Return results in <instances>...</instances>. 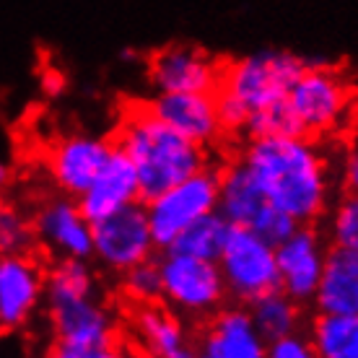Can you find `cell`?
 <instances>
[{"mask_svg": "<svg viewBox=\"0 0 358 358\" xmlns=\"http://www.w3.org/2000/svg\"><path fill=\"white\" fill-rule=\"evenodd\" d=\"M81 353H83L81 348H73V345H68V343L55 341L42 358H81Z\"/></svg>", "mask_w": 358, "mask_h": 358, "instance_id": "4dcf8cb0", "label": "cell"}, {"mask_svg": "<svg viewBox=\"0 0 358 358\" xmlns=\"http://www.w3.org/2000/svg\"><path fill=\"white\" fill-rule=\"evenodd\" d=\"M45 299L55 338L73 348H99L115 343V320L101 306L96 275L89 260L60 257L45 275Z\"/></svg>", "mask_w": 358, "mask_h": 358, "instance_id": "277c9868", "label": "cell"}, {"mask_svg": "<svg viewBox=\"0 0 358 358\" xmlns=\"http://www.w3.org/2000/svg\"><path fill=\"white\" fill-rule=\"evenodd\" d=\"M45 299V273L29 255H0V330H18Z\"/></svg>", "mask_w": 358, "mask_h": 358, "instance_id": "9a60e30c", "label": "cell"}, {"mask_svg": "<svg viewBox=\"0 0 358 358\" xmlns=\"http://www.w3.org/2000/svg\"><path fill=\"white\" fill-rule=\"evenodd\" d=\"M330 239L335 247L358 252V195H345L330 218Z\"/></svg>", "mask_w": 358, "mask_h": 358, "instance_id": "4316f807", "label": "cell"}, {"mask_svg": "<svg viewBox=\"0 0 358 358\" xmlns=\"http://www.w3.org/2000/svg\"><path fill=\"white\" fill-rule=\"evenodd\" d=\"M112 143L133 162L143 203L208 166L206 145L192 143L164 125L145 109L143 101L125 109Z\"/></svg>", "mask_w": 358, "mask_h": 358, "instance_id": "7a4b0ae2", "label": "cell"}, {"mask_svg": "<svg viewBox=\"0 0 358 358\" xmlns=\"http://www.w3.org/2000/svg\"><path fill=\"white\" fill-rule=\"evenodd\" d=\"M34 242V224L16 206L0 203V255H29Z\"/></svg>", "mask_w": 358, "mask_h": 358, "instance_id": "cb8c5ba5", "label": "cell"}, {"mask_svg": "<svg viewBox=\"0 0 358 358\" xmlns=\"http://www.w3.org/2000/svg\"><path fill=\"white\" fill-rule=\"evenodd\" d=\"M218 268L229 296L242 304H252L255 299L280 288L275 247L260 239L250 226H231Z\"/></svg>", "mask_w": 358, "mask_h": 358, "instance_id": "8992f818", "label": "cell"}, {"mask_svg": "<svg viewBox=\"0 0 358 358\" xmlns=\"http://www.w3.org/2000/svg\"><path fill=\"white\" fill-rule=\"evenodd\" d=\"M268 341L252 322L250 309H224L210 320L195 358H265Z\"/></svg>", "mask_w": 358, "mask_h": 358, "instance_id": "e0dca14e", "label": "cell"}, {"mask_svg": "<svg viewBox=\"0 0 358 358\" xmlns=\"http://www.w3.org/2000/svg\"><path fill=\"white\" fill-rule=\"evenodd\" d=\"M286 104L299 125V133L320 141L327 135H338L350 125L356 109V86L338 65L309 57L306 68L288 89Z\"/></svg>", "mask_w": 358, "mask_h": 358, "instance_id": "5b68a950", "label": "cell"}, {"mask_svg": "<svg viewBox=\"0 0 358 358\" xmlns=\"http://www.w3.org/2000/svg\"><path fill=\"white\" fill-rule=\"evenodd\" d=\"M268 200L262 195L257 179L252 177L242 159L226 164L218 171V213L224 215L231 226H250Z\"/></svg>", "mask_w": 358, "mask_h": 358, "instance_id": "ffe728a7", "label": "cell"}, {"mask_svg": "<svg viewBox=\"0 0 358 358\" xmlns=\"http://www.w3.org/2000/svg\"><path fill=\"white\" fill-rule=\"evenodd\" d=\"M76 203L89 218V224H96L101 218L117 213L120 208L141 203V182L133 162L115 145L94 182L76 197Z\"/></svg>", "mask_w": 358, "mask_h": 358, "instance_id": "2e32d148", "label": "cell"}, {"mask_svg": "<svg viewBox=\"0 0 358 358\" xmlns=\"http://www.w3.org/2000/svg\"><path fill=\"white\" fill-rule=\"evenodd\" d=\"M81 358H130L122 348H117L115 343H109V345H99V348H89L83 350Z\"/></svg>", "mask_w": 358, "mask_h": 358, "instance_id": "f546056e", "label": "cell"}, {"mask_svg": "<svg viewBox=\"0 0 358 358\" xmlns=\"http://www.w3.org/2000/svg\"><path fill=\"white\" fill-rule=\"evenodd\" d=\"M145 73L153 91H215L221 63L195 45H166L148 57Z\"/></svg>", "mask_w": 358, "mask_h": 358, "instance_id": "4fadbf2b", "label": "cell"}, {"mask_svg": "<svg viewBox=\"0 0 358 358\" xmlns=\"http://www.w3.org/2000/svg\"><path fill=\"white\" fill-rule=\"evenodd\" d=\"M309 341L317 358H358V314H317Z\"/></svg>", "mask_w": 358, "mask_h": 358, "instance_id": "44dd1931", "label": "cell"}, {"mask_svg": "<svg viewBox=\"0 0 358 358\" xmlns=\"http://www.w3.org/2000/svg\"><path fill=\"white\" fill-rule=\"evenodd\" d=\"M299 221H296L294 215H288L286 210H280V208L270 206V203H265V206L257 210V215L252 218L250 229L260 239H265L268 244H273V247H278V244H283L291 236V234L299 229Z\"/></svg>", "mask_w": 358, "mask_h": 358, "instance_id": "484cf974", "label": "cell"}, {"mask_svg": "<svg viewBox=\"0 0 358 358\" xmlns=\"http://www.w3.org/2000/svg\"><path fill=\"white\" fill-rule=\"evenodd\" d=\"M309 57L291 50H257L221 65L215 107L224 133H244L247 120L283 101Z\"/></svg>", "mask_w": 358, "mask_h": 358, "instance_id": "3957f363", "label": "cell"}, {"mask_svg": "<svg viewBox=\"0 0 358 358\" xmlns=\"http://www.w3.org/2000/svg\"><path fill=\"white\" fill-rule=\"evenodd\" d=\"M242 162L257 179L270 206L294 215L301 226L317 224L330 206V162L306 135L247 138Z\"/></svg>", "mask_w": 358, "mask_h": 358, "instance_id": "6da1fadb", "label": "cell"}, {"mask_svg": "<svg viewBox=\"0 0 358 358\" xmlns=\"http://www.w3.org/2000/svg\"><path fill=\"white\" fill-rule=\"evenodd\" d=\"M250 314L255 327L268 343L291 335V332H299L301 327V304L283 294L280 288L255 299L250 304Z\"/></svg>", "mask_w": 358, "mask_h": 358, "instance_id": "7402d4cb", "label": "cell"}, {"mask_svg": "<svg viewBox=\"0 0 358 358\" xmlns=\"http://www.w3.org/2000/svg\"><path fill=\"white\" fill-rule=\"evenodd\" d=\"M218 208V171L206 166L145 203L156 250H166L197 218Z\"/></svg>", "mask_w": 358, "mask_h": 358, "instance_id": "52a82bcc", "label": "cell"}, {"mask_svg": "<svg viewBox=\"0 0 358 358\" xmlns=\"http://www.w3.org/2000/svg\"><path fill=\"white\" fill-rule=\"evenodd\" d=\"M91 236L94 257L112 273H127L135 265L151 260L156 250L143 200L91 224Z\"/></svg>", "mask_w": 358, "mask_h": 358, "instance_id": "9c48e42d", "label": "cell"}, {"mask_svg": "<svg viewBox=\"0 0 358 358\" xmlns=\"http://www.w3.org/2000/svg\"><path fill=\"white\" fill-rule=\"evenodd\" d=\"M36 239L52 252L55 257H73L89 260L94 257V236H91L89 218L81 213L73 197H52L34 215Z\"/></svg>", "mask_w": 358, "mask_h": 358, "instance_id": "5bb4252c", "label": "cell"}, {"mask_svg": "<svg viewBox=\"0 0 358 358\" xmlns=\"http://www.w3.org/2000/svg\"><path fill=\"white\" fill-rule=\"evenodd\" d=\"M143 104L164 125L197 145L208 148L224 135L215 107V91H156Z\"/></svg>", "mask_w": 358, "mask_h": 358, "instance_id": "30bf717a", "label": "cell"}, {"mask_svg": "<svg viewBox=\"0 0 358 358\" xmlns=\"http://www.w3.org/2000/svg\"><path fill=\"white\" fill-rule=\"evenodd\" d=\"M115 143L89 133H71L55 141L47 153V171L55 187L68 197H78L109 159Z\"/></svg>", "mask_w": 358, "mask_h": 358, "instance_id": "8fae6325", "label": "cell"}, {"mask_svg": "<svg viewBox=\"0 0 358 358\" xmlns=\"http://www.w3.org/2000/svg\"><path fill=\"white\" fill-rule=\"evenodd\" d=\"M341 182L345 192L358 195V145L348 148L341 162Z\"/></svg>", "mask_w": 358, "mask_h": 358, "instance_id": "f1b7e54d", "label": "cell"}, {"mask_svg": "<svg viewBox=\"0 0 358 358\" xmlns=\"http://www.w3.org/2000/svg\"><path fill=\"white\" fill-rule=\"evenodd\" d=\"M229 231H231V224L218 210H213V213L197 218L195 224H189L166 250L185 252V255H192V257H200V260L218 262V257H221V252L226 247V239H229Z\"/></svg>", "mask_w": 358, "mask_h": 358, "instance_id": "603a6c76", "label": "cell"}, {"mask_svg": "<svg viewBox=\"0 0 358 358\" xmlns=\"http://www.w3.org/2000/svg\"><path fill=\"white\" fill-rule=\"evenodd\" d=\"M312 304L320 314H358V252L332 244Z\"/></svg>", "mask_w": 358, "mask_h": 358, "instance_id": "d6986e66", "label": "cell"}, {"mask_svg": "<svg viewBox=\"0 0 358 358\" xmlns=\"http://www.w3.org/2000/svg\"><path fill=\"white\" fill-rule=\"evenodd\" d=\"M327 244L312 224L299 226L283 244L275 247L280 291L299 304H309L322 278Z\"/></svg>", "mask_w": 358, "mask_h": 358, "instance_id": "7c38bea8", "label": "cell"}, {"mask_svg": "<svg viewBox=\"0 0 358 358\" xmlns=\"http://www.w3.org/2000/svg\"><path fill=\"white\" fill-rule=\"evenodd\" d=\"M133 332L148 358H195V345L187 341L179 317L159 301L135 304Z\"/></svg>", "mask_w": 358, "mask_h": 358, "instance_id": "ac0fdd59", "label": "cell"}, {"mask_svg": "<svg viewBox=\"0 0 358 358\" xmlns=\"http://www.w3.org/2000/svg\"><path fill=\"white\" fill-rule=\"evenodd\" d=\"M8 182H10V166L6 162H0V192L8 187Z\"/></svg>", "mask_w": 358, "mask_h": 358, "instance_id": "1f68e13d", "label": "cell"}, {"mask_svg": "<svg viewBox=\"0 0 358 358\" xmlns=\"http://www.w3.org/2000/svg\"><path fill=\"white\" fill-rule=\"evenodd\" d=\"M159 270H162L164 299L177 312L192 317L215 314L229 296L221 268L213 260H200L185 252L164 250Z\"/></svg>", "mask_w": 358, "mask_h": 358, "instance_id": "ba28073f", "label": "cell"}, {"mask_svg": "<svg viewBox=\"0 0 358 358\" xmlns=\"http://www.w3.org/2000/svg\"><path fill=\"white\" fill-rule=\"evenodd\" d=\"M265 358H317V350H314L309 338L291 332V335H283L278 341H270Z\"/></svg>", "mask_w": 358, "mask_h": 358, "instance_id": "83f0119b", "label": "cell"}, {"mask_svg": "<svg viewBox=\"0 0 358 358\" xmlns=\"http://www.w3.org/2000/svg\"><path fill=\"white\" fill-rule=\"evenodd\" d=\"M122 288L125 294L133 299L135 304H153L164 299V286H162V270H159V260H145L141 265L130 268L122 273Z\"/></svg>", "mask_w": 358, "mask_h": 358, "instance_id": "d4e9b609", "label": "cell"}]
</instances>
